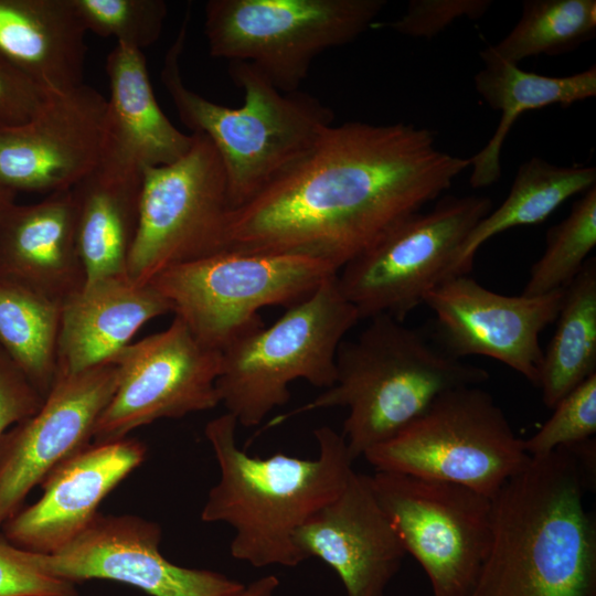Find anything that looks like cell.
Returning <instances> with one entry per match:
<instances>
[{"instance_id": "6da1fadb", "label": "cell", "mask_w": 596, "mask_h": 596, "mask_svg": "<svg viewBox=\"0 0 596 596\" xmlns=\"http://www.w3.org/2000/svg\"><path fill=\"white\" fill-rule=\"evenodd\" d=\"M470 168L413 124L348 121L228 214L223 251L290 254L338 272ZM222 251V252H223Z\"/></svg>"}, {"instance_id": "7a4b0ae2", "label": "cell", "mask_w": 596, "mask_h": 596, "mask_svg": "<svg viewBox=\"0 0 596 596\" xmlns=\"http://www.w3.org/2000/svg\"><path fill=\"white\" fill-rule=\"evenodd\" d=\"M586 473L561 447L507 481L492 498L491 541L468 596H596Z\"/></svg>"}, {"instance_id": "3957f363", "label": "cell", "mask_w": 596, "mask_h": 596, "mask_svg": "<svg viewBox=\"0 0 596 596\" xmlns=\"http://www.w3.org/2000/svg\"><path fill=\"white\" fill-rule=\"evenodd\" d=\"M237 421L224 413L204 434L220 468L201 512L207 523L228 524L231 555L254 567H295L307 558L296 544L298 530L337 498L353 473L343 436L329 426L313 430L315 459L277 453L248 455L236 441Z\"/></svg>"}, {"instance_id": "277c9868", "label": "cell", "mask_w": 596, "mask_h": 596, "mask_svg": "<svg viewBox=\"0 0 596 596\" xmlns=\"http://www.w3.org/2000/svg\"><path fill=\"white\" fill-rule=\"evenodd\" d=\"M336 365L330 387L267 427L312 411L345 407L341 435L353 461L415 421L443 393L489 377L480 366L447 353L432 336L389 315L371 318L354 340H343Z\"/></svg>"}, {"instance_id": "5b68a950", "label": "cell", "mask_w": 596, "mask_h": 596, "mask_svg": "<svg viewBox=\"0 0 596 596\" xmlns=\"http://www.w3.org/2000/svg\"><path fill=\"white\" fill-rule=\"evenodd\" d=\"M185 13L160 78L180 120L192 132L206 136L219 152L235 210L300 160L333 125L334 114L312 95L280 91L247 62L228 66L232 81L244 93L241 107L220 105L189 88L180 67L190 22V11Z\"/></svg>"}, {"instance_id": "8992f818", "label": "cell", "mask_w": 596, "mask_h": 596, "mask_svg": "<svg viewBox=\"0 0 596 596\" xmlns=\"http://www.w3.org/2000/svg\"><path fill=\"white\" fill-rule=\"evenodd\" d=\"M359 320L334 275L270 327L264 326L221 352L220 404L238 425L253 427L289 401L291 382L305 380L330 387L339 345Z\"/></svg>"}, {"instance_id": "52a82bcc", "label": "cell", "mask_w": 596, "mask_h": 596, "mask_svg": "<svg viewBox=\"0 0 596 596\" xmlns=\"http://www.w3.org/2000/svg\"><path fill=\"white\" fill-rule=\"evenodd\" d=\"M337 274L307 256L223 251L168 267L148 283L200 343L222 352L264 327L260 309L289 308Z\"/></svg>"}, {"instance_id": "ba28073f", "label": "cell", "mask_w": 596, "mask_h": 596, "mask_svg": "<svg viewBox=\"0 0 596 596\" xmlns=\"http://www.w3.org/2000/svg\"><path fill=\"white\" fill-rule=\"evenodd\" d=\"M363 457L375 471L454 482L491 499L531 459L501 407L478 385L443 393Z\"/></svg>"}, {"instance_id": "9c48e42d", "label": "cell", "mask_w": 596, "mask_h": 596, "mask_svg": "<svg viewBox=\"0 0 596 596\" xmlns=\"http://www.w3.org/2000/svg\"><path fill=\"white\" fill-rule=\"evenodd\" d=\"M385 0H210L204 34L211 56L247 62L283 92L299 91L313 60L354 41Z\"/></svg>"}, {"instance_id": "30bf717a", "label": "cell", "mask_w": 596, "mask_h": 596, "mask_svg": "<svg viewBox=\"0 0 596 596\" xmlns=\"http://www.w3.org/2000/svg\"><path fill=\"white\" fill-rule=\"evenodd\" d=\"M492 210L483 195H445L427 212L398 222L337 274L360 319L389 315L404 321L447 278L470 231Z\"/></svg>"}, {"instance_id": "8fae6325", "label": "cell", "mask_w": 596, "mask_h": 596, "mask_svg": "<svg viewBox=\"0 0 596 596\" xmlns=\"http://www.w3.org/2000/svg\"><path fill=\"white\" fill-rule=\"evenodd\" d=\"M178 160L142 172L139 223L127 274L146 284L159 272L223 251L232 211L222 160L203 134Z\"/></svg>"}, {"instance_id": "7c38bea8", "label": "cell", "mask_w": 596, "mask_h": 596, "mask_svg": "<svg viewBox=\"0 0 596 596\" xmlns=\"http://www.w3.org/2000/svg\"><path fill=\"white\" fill-rule=\"evenodd\" d=\"M374 494L432 596H468L491 541L492 499L465 486L375 471Z\"/></svg>"}, {"instance_id": "4fadbf2b", "label": "cell", "mask_w": 596, "mask_h": 596, "mask_svg": "<svg viewBox=\"0 0 596 596\" xmlns=\"http://www.w3.org/2000/svg\"><path fill=\"white\" fill-rule=\"evenodd\" d=\"M221 356L178 317L166 329L129 343L110 359L118 370L117 387L96 422L93 441L123 439L155 421L216 407Z\"/></svg>"}, {"instance_id": "5bb4252c", "label": "cell", "mask_w": 596, "mask_h": 596, "mask_svg": "<svg viewBox=\"0 0 596 596\" xmlns=\"http://www.w3.org/2000/svg\"><path fill=\"white\" fill-rule=\"evenodd\" d=\"M565 288L540 296H507L467 275L441 280L424 297L435 313L433 340L450 355L496 359L538 386L541 332L558 316Z\"/></svg>"}, {"instance_id": "9a60e30c", "label": "cell", "mask_w": 596, "mask_h": 596, "mask_svg": "<svg viewBox=\"0 0 596 596\" xmlns=\"http://www.w3.org/2000/svg\"><path fill=\"white\" fill-rule=\"evenodd\" d=\"M117 382L111 361L75 373L57 371L39 411L0 437V529L56 466L91 444Z\"/></svg>"}, {"instance_id": "2e32d148", "label": "cell", "mask_w": 596, "mask_h": 596, "mask_svg": "<svg viewBox=\"0 0 596 596\" xmlns=\"http://www.w3.org/2000/svg\"><path fill=\"white\" fill-rule=\"evenodd\" d=\"M161 536V528L153 521L131 514L98 513L60 551L31 552V557L47 575L73 584L111 579L151 596H236L244 588L243 583L220 572L171 563L159 550Z\"/></svg>"}, {"instance_id": "e0dca14e", "label": "cell", "mask_w": 596, "mask_h": 596, "mask_svg": "<svg viewBox=\"0 0 596 596\" xmlns=\"http://www.w3.org/2000/svg\"><path fill=\"white\" fill-rule=\"evenodd\" d=\"M106 103L86 84L49 91L29 120L0 126V187L47 195L91 174L99 163Z\"/></svg>"}, {"instance_id": "ac0fdd59", "label": "cell", "mask_w": 596, "mask_h": 596, "mask_svg": "<svg viewBox=\"0 0 596 596\" xmlns=\"http://www.w3.org/2000/svg\"><path fill=\"white\" fill-rule=\"evenodd\" d=\"M146 455L135 438L91 443L46 476L42 497L3 523L2 539L33 553L60 551L87 529L104 498Z\"/></svg>"}, {"instance_id": "d6986e66", "label": "cell", "mask_w": 596, "mask_h": 596, "mask_svg": "<svg viewBox=\"0 0 596 596\" xmlns=\"http://www.w3.org/2000/svg\"><path fill=\"white\" fill-rule=\"evenodd\" d=\"M295 539L306 558L318 557L337 573L347 596H384L406 555L370 476L354 471Z\"/></svg>"}, {"instance_id": "ffe728a7", "label": "cell", "mask_w": 596, "mask_h": 596, "mask_svg": "<svg viewBox=\"0 0 596 596\" xmlns=\"http://www.w3.org/2000/svg\"><path fill=\"white\" fill-rule=\"evenodd\" d=\"M0 279L60 305L85 286L71 190L0 211Z\"/></svg>"}, {"instance_id": "44dd1931", "label": "cell", "mask_w": 596, "mask_h": 596, "mask_svg": "<svg viewBox=\"0 0 596 596\" xmlns=\"http://www.w3.org/2000/svg\"><path fill=\"white\" fill-rule=\"evenodd\" d=\"M106 73L109 98L98 166L142 174L185 155L192 134L179 130L160 108L142 51L117 43L107 55Z\"/></svg>"}, {"instance_id": "7402d4cb", "label": "cell", "mask_w": 596, "mask_h": 596, "mask_svg": "<svg viewBox=\"0 0 596 596\" xmlns=\"http://www.w3.org/2000/svg\"><path fill=\"white\" fill-rule=\"evenodd\" d=\"M169 312V301L155 287L128 274L86 283L62 304L57 371L109 362L142 326Z\"/></svg>"}, {"instance_id": "603a6c76", "label": "cell", "mask_w": 596, "mask_h": 596, "mask_svg": "<svg viewBox=\"0 0 596 596\" xmlns=\"http://www.w3.org/2000/svg\"><path fill=\"white\" fill-rule=\"evenodd\" d=\"M86 33L73 0H0V55L46 91L84 84Z\"/></svg>"}, {"instance_id": "cb8c5ba5", "label": "cell", "mask_w": 596, "mask_h": 596, "mask_svg": "<svg viewBox=\"0 0 596 596\" xmlns=\"http://www.w3.org/2000/svg\"><path fill=\"white\" fill-rule=\"evenodd\" d=\"M483 67L473 77L478 94L500 113L498 127L487 143L469 157V183L479 189L499 181L501 151L514 123L525 111L551 105L571 106L596 95V67L566 76L523 71L499 56L492 46L480 52Z\"/></svg>"}, {"instance_id": "d4e9b609", "label": "cell", "mask_w": 596, "mask_h": 596, "mask_svg": "<svg viewBox=\"0 0 596 596\" xmlns=\"http://www.w3.org/2000/svg\"><path fill=\"white\" fill-rule=\"evenodd\" d=\"M142 174L97 167L72 191L86 283L127 274L139 223Z\"/></svg>"}, {"instance_id": "484cf974", "label": "cell", "mask_w": 596, "mask_h": 596, "mask_svg": "<svg viewBox=\"0 0 596 596\" xmlns=\"http://www.w3.org/2000/svg\"><path fill=\"white\" fill-rule=\"evenodd\" d=\"M595 185L596 168L593 166L565 167L538 156L531 157L519 166L504 201L467 235L447 278L467 275L478 249L491 237L513 227L539 224L570 198Z\"/></svg>"}, {"instance_id": "4316f807", "label": "cell", "mask_w": 596, "mask_h": 596, "mask_svg": "<svg viewBox=\"0 0 596 596\" xmlns=\"http://www.w3.org/2000/svg\"><path fill=\"white\" fill-rule=\"evenodd\" d=\"M557 327L543 350L538 386L546 407L596 374V263L588 258L565 287Z\"/></svg>"}, {"instance_id": "83f0119b", "label": "cell", "mask_w": 596, "mask_h": 596, "mask_svg": "<svg viewBox=\"0 0 596 596\" xmlns=\"http://www.w3.org/2000/svg\"><path fill=\"white\" fill-rule=\"evenodd\" d=\"M62 305L0 279V348L45 398L57 374Z\"/></svg>"}, {"instance_id": "f1b7e54d", "label": "cell", "mask_w": 596, "mask_h": 596, "mask_svg": "<svg viewBox=\"0 0 596 596\" xmlns=\"http://www.w3.org/2000/svg\"><path fill=\"white\" fill-rule=\"evenodd\" d=\"M595 34V0H525L513 29L492 49L505 61L519 64L539 54L572 52Z\"/></svg>"}, {"instance_id": "f546056e", "label": "cell", "mask_w": 596, "mask_h": 596, "mask_svg": "<svg viewBox=\"0 0 596 596\" xmlns=\"http://www.w3.org/2000/svg\"><path fill=\"white\" fill-rule=\"evenodd\" d=\"M596 245V185L577 199L570 214L546 232L545 249L532 265L523 295L565 288L582 270Z\"/></svg>"}, {"instance_id": "4dcf8cb0", "label": "cell", "mask_w": 596, "mask_h": 596, "mask_svg": "<svg viewBox=\"0 0 596 596\" xmlns=\"http://www.w3.org/2000/svg\"><path fill=\"white\" fill-rule=\"evenodd\" d=\"M87 32L142 51L158 41L168 14L163 0H73Z\"/></svg>"}, {"instance_id": "1f68e13d", "label": "cell", "mask_w": 596, "mask_h": 596, "mask_svg": "<svg viewBox=\"0 0 596 596\" xmlns=\"http://www.w3.org/2000/svg\"><path fill=\"white\" fill-rule=\"evenodd\" d=\"M552 416L523 447L530 457L544 456L561 447H573L596 433V374L564 396Z\"/></svg>"}, {"instance_id": "d6a6232c", "label": "cell", "mask_w": 596, "mask_h": 596, "mask_svg": "<svg viewBox=\"0 0 596 596\" xmlns=\"http://www.w3.org/2000/svg\"><path fill=\"white\" fill-rule=\"evenodd\" d=\"M491 6L490 0H412L398 19L372 28L387 26L403 35L430 39L457 19L481 18Z\"/></svg>"}, {"instance_id": "836d02e7", "label": "cell", "mask_w": 596, "mask_h": 596, "mask_svg": "<svg viewBox=\"0 0 596 596\" xmlns=\"http://www.w3.org/2000/svg\"><path fill=\"white\" fill-rule=\"evenodd\" d=\"M0 596H77L73 583L47 575L31 552L0 539Z\"/></svg>"}, {"instance_id": "e575fe53", "label": "cell", "mask_w": 596, "mask_h": 596, "mask_svg": "<svg viewBox=\"0 0 596 596\" xmlns=\"http://www.w3.org/2000/svg\"><path fill=\"white\" fill-rule=\"evenodd\" d=\"M47 92L0 55V126L29 120Z\"/></svg>"}, {"instance_id": "d590c367", "label": "cell", "mask_w": 596, "mask_h": 596, "mask_svg": "<svg viewBox=\"0 0 596 596\" xmlns=\"http://www.w3.org/2000/svg\"><path fill=\"white\" fill-rule=\"evenodd\" d=\"M44 397L0 348V437L39 411Z\"/></svg>"}, {"instance_id": "8d00e7d4", "label": "cell", "mask_w": 596, "mask_h": 596, "mask_svg": "<svg viewBox=\"0 0 596 596\" xmlns=\"http://www.w3.org/2000/svg\"><path fill=\"white\" fill-rule=\"evenodd\" d=\"M278 587L279 579L275 575H265L245 585L236 596H275Z\"/></svg>"}, {"instance_id": "74e56055", "label": "cell", "mask_w": 596, "mask_h": 596, "mask_svg": "<svg viewBox=\"0 0 596 596\" xmlns=\"http://www.w3.org/2000/svg\"><path fill=\"white\" fill-rule=\"evenodd\" d=\"M17 193L0 187V211L15 201Z\"/></svg>"}]
</instances>
